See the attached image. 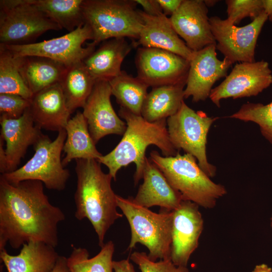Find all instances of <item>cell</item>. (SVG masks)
Returning a JSON list of instances; mask_svg holds the SVG:
<instances>
[{"mask_svg":"<svg viewBox=\"0 0 272 272\" xmlns=\"http://www.w3.org/2000/svg\"><path fill=\"white\" fill-rule=\"evenodd\" d=\"M142 6L143 12L150 16H159L163 14L162 10L157 0H135Z\"/></svg>","mask_w":272,"mask_h":272,"instance_id":"obj_36","label":"cell"},{"mask_svg":"<svg viewBox=\"0 0 272 272\" xmlns=\"http://www.w3.org/2000/svg\"><path fill=\"white\" fill-rule=\"evenodd\" d=\"M135 65L139 79L149 87L186 86L189 61L169 51L151 47L138 48Z\"/></svg>","mask_w":272,"mask_h":272,"instance_id":"obj_12","label":"cell"},{"mask_svg":"<svg viewBox=\"0 0 272 272\" xmlns=\"http://www.w3.org/2000/svg\"><path fill=\"white\" fill-rule=\"evenodd\" d=\"M225 3L226 19L234 25L247 17L253 20L263 12L262 0H227Z\"/></svg>","mask_w":272,"mask_h":272,"instance_id":"obj_33","label":"cell"},{"mask_svg":"<svg viewBox=\"0 0 272 272\" xmlns=\"http://www.w3.org/2000/svg\"><path fill=\"white\" fill-rule=\"evenodd\" d=\"M3 139L0 137V172L2 174L7 172V160L4 148Z\"/></svg>","mask_w":272,"mask_h":272,"instance_id":"obj_39","label":"cell"},{"mask_svg":"<svg viewBox=\"0 0 272 272\" xmlns=\"http://www.w3.org/2000/svg\"><path fill=\"white\" fill-rule=\"evenodd\" d=\"M54 247L41 242L24 244L20 253L12 255L0 250L1 260L8 272H51L60 256Z\"/></svg>","mask_w":272,"mask_h":272,"instance_id":"obj_22","label":"cell"},{"mask_svg":"<svg viewBox=\"0 0 272 272\" xmlns=\"http://www.w3.org/2000/svg\"><path fill=\"white\" fill-rule=\"evenodd\" d=\"M66 137L65 129L59 131L53 141L43 133L33 145L35 153L32 157L21 167L1 176L13 185L34 180L42 182L48 189L63 190L70 176L61 160Z\"/></svg>","mask_w":272,"mask_h":272,"instance_id":"obj_7","label":"cell"},{"mask_svg":"<svg viewBox=\"0 0 272 272\" xmlns=\"http://www.w3.org/2000/svg\"><path fill=\"white\" fill-rule=\"evenodd\" d=\"M218 1H204V2L206 4V5L207 6V7L208 8L209 7H212L214 5H215L217 2Z\"/></svg>","mask_w":272,"mask_h":272,"instance_id":"obj_43","label":"cell"},{"mask_svg":"<svg viewBox=\"0 0 272 272\" xmlns=\"http://www.w3.org/2000/svg\"><path fill=\"white\" fill-rule=\"evenodd\" d=\"M31 100L13 94H0L1 116L15 119L21 117L30 106Z\"/></svg>","mask_w":272,"mask_h":272,"instance_id":"obj_35","label":"cell"},{"mask_svg":"<svg viewBox=\"0 0 272 272\" xmlns=\"http://www.w3.org/2000/svg\"><path fill=\"white\" fill-rule=\"evenodd\" d=\"M29 1L47 18L69 32L85 25L84 0Z\"/></svg>","mask_w":272,"mask_h":272,"instance_id":"obj_28","label":"cell"},{"mask_svg":"<svg viewBox=\"0 0 272 272\" xmlns=\"http://www.w3.org/2000/svg\"><path fill=\"white\" fill-rule=\"evenodd\" d=\"M77 188L74 194L75 217L87 219L92 224L101 247L105 235L114 222L123 215L117 212L116 195L111 187L112 177L105 173L95 159L76 160Z\"/></svg>","mask_w":272,"mask_h":272,"instance_id":"obj_3","label":"cell"},{"mask_svg":"<svg viewBox=\"0 0 272 272\" xmlns=\"http://www.w3.org/2000/svg\"><path fill=\"white\" fill-rule=\"evenodd\" d=\"M135 0H84L85 24L95 45L115 38L138 39L144 22Z\"/></svg>","mask_w":272,"mask_h":272,"instance_id":"obj_5","label":"cell"},{"mask_svg":"<svg viewBox=\"0 0 272 272\" xmlns=\"http://www.w3.org/2000/svg\"><path fill=\"white\" fill-rule=\"evenodd\" d=\"M252 272H272V268L266 264L261 263L256 265Z\"/></svg>","mask_w":272,"mask_h":272,"instance_id":"obj_42","label":"cell"},{"mask_svg":"<svg viewBox=\"0 0 272 272\" xmlns=\"http://www.w3.org/2000/svg\"><path fill=\"white\" fill-rule=\"evenodd\" d=\"M89 27L85 24L62 36L39 42L21 45H5L15 57L36 56L49 58L66 66L83 61L95 49L92 43L83 47L87 40H92Z\"/></svg>","mask_w":272,"mask_h":272,"instance_id":"obj_11","label":"cell"},{"mask_svg":"<svg viewBox=\"0 0 272 272\" xmlns=\"http://www.w3.org/2000/svg\"><path fill=\"white\" fill-rule=\"evenodd\" d=\"M95 82L83 61L67 66L59 83L71 114L84 107Z\"/></svg>","mask_w":272,"mask_h":272,"instance_id":"obj_27","label":"cell"},{"mask_svg":"<svg viewBox=\"0 0 272 272\" xmlns=\"http://www.w3.org/2000/svg\"><path fill=\"white\" fill-rule=\"evenodd\" d=\"M114 244L112 241L105 243L100 252L89 258L88 250L82 247H74L66 258L70 272H114L112 257Z\"/></svg>","mask_w":272,"mask_h":272,"instance_id":"obj_30","label":"cell"},{"mask_svg":"<svg viewBox=\"0 0 272 272\" xmlns=\"http://www.w3.org/2000/svg\"><path fill=\"white\" fill-rule=\"evenodd\" d=\"M29 108L35 125L41 129H64L71 114L59 83L34 94Z\"/></svg>","mask_w":272,"mask_h":272,"instance_id":"obj_20","label":"cell"},{"mask_svg":"<svg viewBox=\"0 0 272 272\" xmlns=\"http://www.w3.org/2000/svg\"><path fill=\"white\" fill-rule=\"evenodd\" d=\"M270 226L272 227V214H271V217L270 218Z\"/></svg>","mask_w":272,"mask_h":272,"instance_id":"obj_44","label":"cell"},{"mask_svg":"<svg viewBox=\"0 0 272 272\" xmlns=\"http://www.w3.org/2000/svg\"><path fill=\"white\" fill-rule=\"evenodd\" d=\"M217 119L202 111H194L183 101L177 112L166 120L168 135L175 149L194 157L210 178L215 176L217 169L208 161L206 145L210 129Z\"/></svg>","mask_w":272,"mask_h":272,"instance_id":"obj_8","label":"cell"},{"mask_svg":"<svg viewBox=\"0 0 272 272\" xmlns=\"http://www.w3.org/2000/svg\"><path fill=\"white\" fill-rule=\"evenodd\" d=\"M144 24L139 38L133 42L134 47L161 49L170 51L190 60L193 51L180 38L173 28L169 18L162 14L150 16L140 10Z\"/></svg>","mask_w":272,"mask_h":272,"instance_id":"obj_19","label":"cell"},{"mask_svg":"<svg viewBox=\"0 0 272 272\" xmlns=\"http://www.w3.org/2000/svg\"><path fill=\"white\" fill-rule=\"evenodd\" d=\"M143 182L133 198L138 204L149 208L160 207L172 211L183 200L181 194L169 183L161 170L146 157L143 174Z\"/></svg>","mask_w":272,"mask_h":272,"instance_id":"obj_21","label":"cell"},{"mask_svg":"<svg viewBox=\"0 0 272 272\" xmlns=\"http://www.w3.org/2000/svg\"><path fill=\"white\" fill-rule=\"evenodd\" d=\"M61 29L29 0L0 1V44H31L46 31Z\"/></svg>","mask_w":272,"mask_h":272,"instance_id":"obj_9","label":"cell"},{"mask_svg":"<svg viewBox=\"0 0 272 272\" xmlns=\"http://www.w3.org/2000/svg\"><path fill=\"white\" fill-rule=\"evenodd\" d=\"M130 259L138 265L141 272H189L187 267L176 266L170 259L153 261L144 252H133Z\"/></svg>","mask_w":272,"mask_h":272,"instance_id":"obj_34","label":"cell"},{"mask_svg":"<svg viewBox=\"0 0 272 272\" xmlns=\"http://www.w3.org/2000/svg\"><path fill=\"white\" fill-rule=\"evenodd\" d=\"M199 206L182 200L172 211L170 259L176 266L187 267L190 256L198 245L203 227Z\"/></svg>","mask_w":272,"mask_h":272,"instance_id":"obj_14","label":"cell"},{"mask_svg":"<svg viewBox=\"0 0 272 272\" xmlns=\"http://www.w3.org/2000/svg\"><path fill=\"white\" fill-rule=\"evenodd\" d=\"M150 160L181 194L183 200L210 209L227 192L224 186L211 179L190 154L178 153L173 156L165 157L153 150L150 153Z\"/></svg>","mask_w":272,"mask_h":272,"instance_id":"obj_4","label":"cell"},{"mask_svg":"<svg viewBox=\"0 0 272 272\" xmlns=\"http://www.w3.org/2000/svg\"><path fill=\"white\" fill-rule=\"evenodd\" d=\"M65 219L51 204L40 181L13 185L0 177V250L9 243L14 249L31 241L56 247L58 226Z\"/></svg>","mask_w":272,"mask_h":272,"instance_id":"obj_1","label":"cell"},{"mask_svg":"<svg viewBox=\"0 0 272 272\" xmlns=\"http://www.w3.org/2000/svg\"><path fill=\"white\" fill-rule=\"evenodd\" d=\"M108 81L112 95L120 106L141 115L149 86L138 77H133L124 71Z\"/></svg>","mask_w":272,"mask_h":272,"instance_id":"obj_29","label":"cell"},{"mask_svg":"<svg viewBox=\"0 0 272 272\" xmlns=\"http://www.w3.org/2000/svg\"><path fill=\"white\" fill-rule=\"evenodd\" d=\"M263 9L268 20L272 23V0H262Z\"/></svg>","mask_w":272,"mask_h":272,"instance_id":"obj_41","label":"cell"},{"mask_svg":"<svg viewBox=\"0 0 272 272\" xmlns=\"http://www.w3.org/2000/svg\"><path fill=\"white\" fill-rule=\"evenodd\" d=\"M185 85L153 88L143 103L141 116L149 122L166 119L174 115L184 101Z\"/></svg>","mask_w":272,"mask_h":272,"instance_id":"obj_26","label":"cell"},{"mask_svg":"<svg viewBox=\"0 0 272 272\" xmlns=\"http://www.w3.org/2000/svg\"><path fill=\"white\" fill-rule=\"evenodd\" d=\"M14 57L24 80L33 94L59 83L67 67L60 62L46 57Z\"/></svg>","mask_w":272,"mask_h":272,"instance_id":"obj_24","label":"cell"},{"mask_svg":"<svg viewBox=\"0 0 272 272\" xmlns=\"http://www.w3.org/2000/svg\"><path fill=\"white\" fill-rule=\"evenodd\" d=\"M51 272H70L67 264L66 257L60 255Z\"/></svg>","mask_w":272,"mask_h":272,"instance_id":"obj_40","label":"cell"},{"mask_svg":"<svg viewBox=\"0 0 272 272\" xmlns=\"http://www.w3.org/2000/svg\"><path fill=\"white\" fill-rule=\"evenodd\" d=\"M131 48L125 38L110 39L102 42L83 62L96 81H109L120 74L122 62Z\"/></svg>","mask_w":272,"mask_h":272,"instance_id":"obj_23","label":"cell"},{"mask_svg":"<svg viewBox=\"0 0 272 272\" xmlns=\"http://www.w3.org/2000/svg\"><path fill=\"white\" fill-rule=\"evenodd\" d=\"M66 133L63 151L65 156L62 160L64 167L75 159H95L102 155L97 150L82 112L78 111L70 118L64 129Z\"/></svg>","mask_w":272,"mask_h":272,"instance_id":"obj_25","label":"cell"},{"mask_svg":"<svg viewBox=\"0 0 272 272\" xmlns=\"http://www.w3.org/2000/svg\"><path fill=\"white\" fill-rule=\"evenodd\" d=\"M208 9L202 0H182L169 18L179 36L192 51L216 44L208 16Z\"/></svg>","mask_w":272,"mask_h":272,"instance_id":"obj_17","label":"cell"},{"mask_svg":"<svg viewBox=\"0 0 272 272\" xmlns=\"http://www.w3.org/2000/svg\"><path fill=\"white\" fill-rule=\"evenodd\" d=\"M20 95L31 100L34 94L24 80L15 57L0 45V94Z\"/></svg>","mask_w":272,"mask_h":272,"instance_id":"obj_31","label":"cell"},{"mask_svg":"<svg viewBox=\"0 0 272 272\" xmlns=\"http://www.w3.org/2000/svg\"><path fill=\"white\" fill-rule=\"evenodd\" d=\"M229 117L255 123L262 136L272 144V101L266 104L248 102Z\"/></svg>","mask_w":272,"mask_h":272,"instance_id":"obj_32","label":"cell"},{"mask_svg":"<svg viewBox=\"0 0 272 272\" xmlns=\"http://www.w3.org/2000/svg\"><path fill=\"white\" fill-rule=\"evenodd\" d=\"M267 20L263 12L250 23L238 27L218 16L209 18L211 31L216 42V49L232 64L235 62L255 61L257 41Z\"/></svg>","mask_w":272,"mask_h":272,"instance_id":"obj_10","label":"cell"},{"mask_svg":"<svg viewBox=\"0 0 272 272\" xmlns=\"http://www.w3.org/2000/svg\"><path fill=\"white\" fill-rule=\"evenodd\" d=\"M111 95L108 81H96L83 107L82 113L95 144L107 135H123L126 130V122L119 118L112 106Z\"/></svg>","mask_w":272,"mask_h":272,"instance_id":"obj_16","label":"cell"},{"mask_svg":"<svg viewBox=\"0 0 272 272\" xmlns=\"http://www.w3.org/2000/svg\"><path fill=\"white\" fill-rule=\"evenodd\" d=\"M118 114L125 121L126 130L115 148L101 156L97 161L108 167L109 174L115 181L119 169L134 163L136 169L133 178L136 185L143 178L145 153L149 146H156L165 157L175 156L178 152L170 142L166 119L149 122L141 115L121 107Z\"/></svg>","mask_w":272,"mask_h":272,"instance_id":"obj_2","label":"cell"},{"mask_svg":"<svg viewBox=\"0 0 272 272\" xmlns=\"http://www.w3.org/2000/svg\"><path fill=\"white\" fill-rule=\"evenodd\" d=\"M272 84V72L263 60L236 63L230 74L209 96L218 107L222 99H233L255 96Z\"/></svg>","mask_w":272,"mask_h":272,"instance_id":"obj_13","label":"cell"},{"mask_svg":"<svg viewBox=\"0 0 272 272\" xmlns=\"http://www.w3.org/2000/svg\"><path fill=\"white\" fill-rule=\"evenodd\" d=\"M166 16L172 15L179 8L182 0H157Z\"/></svg>","mask_w":272,"mask_h":272,"instance_id":"obj_37","label":"cell"},{"mask_svg":"<svg viewBox=\"0 0 272 272\" xmlns=\"http://www.w3.org/2000/svg\"><path fill=\"white\" fill-rule=\"evenodd\" d=\"M113 268L114 272H135L128 258L118 261L113 260Z\"/></svg>","mask_w":272,"mask_h":272,"instance_id":"obj_38","label":"cell"},{"mask_svg":"<svg viewBox=\"0 0 272 272\" xmlns=\"http://www.w3.org/2000/svg\"><path fill=\"white\" fill-rule=\"evenodd\" d=\"M216 50V44H214L193 51L189 60L184 90V99L191 97L194 102L206 100L209 98L214 84L227 76L232 64L224 58L220 60L217 57Z\"/></svg>","mask_w":272,"mask_h":272,"instance_id":"obj_15","label":"cell"},{"mask_svg":"<svg viewBox=\"0 0 272 272\" xmlns=\"http://www.w3.org/2000/svg\"><path fill=\"white\" fill-rule=\"evenodd\" d=\"M116 202L130 228L127 249L131 250L139 243L148 248L152 260L170 259L172 211L161 210L156 213L136 203L133 197L118 195Z\"/></svg>","mask_w":272,"mask_h":272,"instance_id":"obj_6","label":"cell"},{"mask_svg":"<svg viewBox=\"0 0 272 272\" xmlns=\"http://www.w3.org/2000/svg\"><path fill=\"white\" fill-rule=\"evenodd\" d=\"M29 107L18 118L0 116V137L6 143L7 173L18 169L29 146L33 145L43 134L41 129L35 125Z\"/></svg>","mask_w":272,"mask_h":272,"instance_id":"obj_18","label":"cell"}]
</instances>
